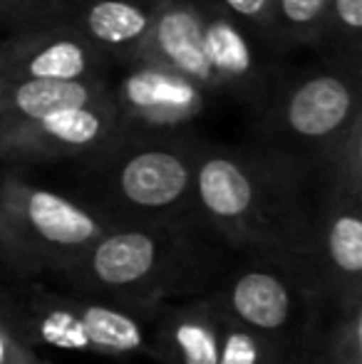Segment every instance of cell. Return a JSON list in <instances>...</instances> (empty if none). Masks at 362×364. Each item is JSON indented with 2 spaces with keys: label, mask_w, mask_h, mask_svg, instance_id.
I'll return each instance as SVG.
<instances>
[{
  "label": "cell",
  "mask_w": 362,
  "mask_h": 364,
  "mask_svg": "<svg viewBox=\"0 0 362 364\" xmlns=\"http://www.w3.org/2000/svg\"><path fill=\"white\" fill-rule=\"evenodd\" d=\"M315 164L266 141L206 139L193 173V208L231 253H280L313 260Z\"/></svg>",
  "instance_id": "1"
},
{
  "label": "cell",
  "mask_w": 362,
  "mask_h": 364,
  "mask_svg": "<svg viewBox=\"0 0 362 364\" xmlns=\"http://www.w3.org/2000/svg\"><path fill=\"white\" fill-rule=\"evenodd\" d=\"M228 258L198 218L112 223L58 280L65 290L159 310L211 290Z\"/></svg>",
  "instance_id": "2"
},
{
  "label": "cell",
  "mask_w": 362,
  "mask_h": 364,
  "mask_svg": "<svg viewBox=\"0 0 362 364\" xmlns=\"http://www.w3.org/2000/svg\"><path fill=\"white\" fill-rule=\"evenodd\" d=\"M201 134L115 127L97 149L78 159L80 196L110 223H164L196 218L193 173Z\"/></svg>",
  "instance_id": "3"
},
{
  "label": "cell",
  "mask_w": 362,
  "mask_h": 364,
  "mask_svg": "<svg viewBox=\"0 0 362 364\" xmlns=\"http://www.w3.org/2000/svg\"><path fill=\"white\" fill-rule=\"evenodd\" d=\"M208 295L226 320L273 340L290 364H308L330 317L315 263L280 253H231Z\"/></svg>",
  "instance_id": "4"
},
{
  "label": "cell",
  "mask_w": 362,
  "mask_h": 364,
  "mask_svg": "<svg viewBox=\"0 0 362 364\" xmlns=\"http://www.w3.org/2000/svg\"><path fill=\"white\" fill-rule=\"evenodd\" d=\"M110 225L82 198L0 173V265L15 280L58 278Z\"/></svg>",
  "instance_id": "5"
},
{
  "label": "cell",
  "mask_w": 362,
  "mask_h": 364,
  "mask_svg": "<svg viewBox=\"0 0 362 364\" xmlns=\"http://www.w3.org/2000/svg\"><path fill=\"white\" fill-rule=\"evenodd\" d=\"M20 332L33 350H60L110 360H151V330L159 310L122 305L43 280L10 285Z\"/></svg>",
  "instance_id": "6"
},
{
  "label": "cell",
  "mask_w": 362,
  "mask_h": 364,
  "mask_svg": "<svg viewBox=\"0 0 362 364\" xmlns=\"http://www.w3.org/2000/svg\"><path fill=\"white\" fill-rule=\"evenodd\" d=\"M253 114L258 141L315 164L362 114V58L330 55L315 68L278 73Z\"/></svg>",
  "instance_id": "7"
},
{
  "label": "cell",
  "mask_w": 362,
  "mask_h": 364,
  "mask_svg": "<svg viewBox=\"0 0 362 364\" xmlns=\"http://www.w3.org/2000/svg\"><path fill=\"white\" fill-rule=\"evenodd\" d=\"M107 65L70 20L28 25L0 40V80L110 82Z\"/></svg>",
  "instance_id": "8"
},
{
  "label": "cell",
  "mask_w": 362,
  "mask_h": 364,
  "mask_svg": "<svg viewBox=\"0 0 362 364\" xmlns=\"http://www.w3.org/2000/svg\"><path fill=\"white\" fill-rule=\"evenodd\" d=\"M117 127L112 95L87 105L63 107L35 119L0 129V161L60 164L78 161L97 149Z\"/></svg>",
  "instance_id": "9"
},
{
  "label": "cell",
  "mask_w": 362,
  "mask_h": 364,
  "mask_svg": "<svg viewBox=\"0 0 362 364\" xmlns=\"http://www.w3.org/2000/svg\"><path fill=\"white\" fill-rule=\"evenodd\" d=\"M112 87L117 124L142 132L188 129L206 112L211 92L169 68L154 63H129Z\"/></svg>",
  "instance_id": "10"
},
{
  "label": "cell",
  "mask_w": 362,
  "mask_h": 364,
  "mask_svg": "<svg viewBox=\"0 0 362 364\" xmlns=\"http://www.w3.org/2000/svg\"><path fill=\"white\" fill-rule=\"evenodd\" d=\"M313 263L330 310L362 302V196L318 183Z\"/></svg>",
  "instance_id": "11"
},
{
  "label": "cell",
  "mask_w": 362,
  "mask_h": 364,
  "mask_svg": "<svg viewBox=\"0 0 362 364\" xmlns=\"http://www.w3.org/2000/svg\"><path fill=\"white\" fill-rule=\"evenodd\" d=\"M201 10L203 53L216 95L233 97L241 105L256 109L278 75L263 55L268 48L216 0H201Z\"/></svg>",
  "instance_id": "12"
},
{
  "label": "cell",
  "mask_w": 362,
  "mask_h": 364,
  "mask_svg": "<svg viewBox=\"0 0 362 364\" xmlns=\"http://www.w3.org/2000/svg\"><path fill=\"white\" fill-rule=\"evenodd\" d=\"M223 317L208 292L159 307L151 330L156 364H216Z\"/></svg>",
  "instance_id": "13"
},
{
  "label": "cell",
  "mask_w": 362,
  "mask_h": 364,
  "mask_svg": "<svg viewBox=\"0 0 362 364\" xmlns=\"http://www.w3.org/2000/svg\"><path fill=\"white\" fill-rule=\"evenodd\" d=\"M137 60L174 70L216 95L206 53H203L201 0H166L132 63Z\"/></svg>",
  "instance_id": "14"
},
{
  "label": "cell",
  "mask_w": 362,
  "mask_h": 364,
  "mask_svg": "<svg viewBox=\"0 0 362 364\" xmlns=\"http://www.w3.org/2000/svg\"><path fill=\"white\" fill-rule=\"evenodd\" d=\"M166 0H78L70 23L110 63H132Z\"/></svg>",
  "instance_id": "15"
},
{
  "label": "cell",
  "mask_w": 362,
  "mask_h": 364,
  "mask_svg": "<svg viewBox=\"0 0 362 364\" xmlns=\"http://www.w3.org/2000/svg\"><path fill=\"white\" fill-rule=\"evenodd\" d=\"M112 95L110 82L0 80V129L63 107L87 105Z\"/></svg>",
  "instance_id": "16"
},
{
  "label": "cell",
  "mask_w": 362,
  "mask_h": 364,
  "mask_svg": "<svg viewBox=\"0 0 362 364\" xmlns=\"http://www.w3.org/2000/svg\"><path fill=\"white\" fill-rule=\"evenodd\" d=\"M330 0H275L266 48L290 53L300 48L325 45Z\"/></svg>",
  "instance_id": "17"
},
{
  "label": "cell",
  "mask_w": 362,
  "mask_h": 364,
  "mask_svg": "<svg viewBox=\"0 0 362 364\" xmlns=\"http://www.w3.org/2000/svg\"><path fill=\"white\" fill-rule=\"evenodd\" d=\"M318 183L362 196V114L315 161Z\"/></svg>",
  "instance_id": "18"
},
{
  "label": "cell",
  "mask_w": 362,
  "mask_h": 364,
  "mask_svg": "<svg viewBox=\"0 0 362 364\" xmlns=\"http://www.w3.org/2000/svg\"><path fill=\"white\" fill-rule=\"evenodd\" d=\"M308 364H362V302L330 312Z\"/></svg>",
  "instance_id": "19"
},
{
  "label": "cell",
  "mask_w": 362,
  "mask_h": 364,
  "mask_svg": "<svg viewBox=\"0 0 362 364\" xmlns=\"http://www.w3.org/2000/svg\"><path fill=\"white\" fill-rule=\"evenodd\" d=\"M216 364H290V360L273 340L263 337L261 332H253L223 317Z\"/></svg>",
  "instance_id": "20"
},
{
  "label": "cell",
  "mask_w": 362,
  "mask_h": 364,
  "mask_svg": "<svg viewBox=\"0 0 362 364\" xmlns=\"http://www.w3.org/2000/svg\"><path fill=\"white\" fill-rule=\"evenodd\" d=\"M325 45L333 55L362 58V0H330Z\"/></svg>",
  "instance_id": "21"
},
{
  "label": "cell",
  "mask_w": 362,
  "mask_h": 364,
  "mask_svg": "<svg viewBox=\"0 0 362 364\" xmlns=\"http://www.w3.org/2000/svg\"><path fill=\"white\" fill-rule=\"evenodd\" d=\"M78 0H0V28H28V25L68 20Z\"/></svg>",
  "instance_id": "22"
},
{
  "label": "cell",
  "mask_w": 362,
  "mask_h": 364,
  "mask_svg": "<svg viewBox=\"0 0 362 364\" xmlns=\"http://www.w3.org/2000/svg\"><path fill=\"white\" fill-rule=\"evenodd\" d=\"M33 355H38V350H33L20 332L10 285L0 283V364H23Z\"/></svg>",
  "instance_id": "23"
},
{
  "label": "cell",
  "mask_w": 362,
  "mask_h": 364,
  "mask_svg": "<svg viewBox=\"0 0 362 364\" xmlns=\"http://www.w3.org/2000/svg\"><path fill=\"white\" fill-rule=\"evenodd\" d=\"M216 3L266 45V35H268V25H271L275 0H216Z\"/></svg>",
  "instance_id": "24"
},
{
  "label": "cell",
  "mask_w": 362,
  "mask_h": 364,
  "mask_svg": "<svg viewBox=\"0 0 362 364\" xmlns=\"http://www.w3.org/2000/svg\"><path fill=\"white\" fill-rule=\"evenodd\" d=\"M23 364H53V362H50V360H45V357H40V352H38V355H33L28 362H23Z\"/></svg>",
  "instance_id": "25"
}]
</instances>
